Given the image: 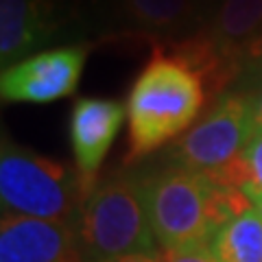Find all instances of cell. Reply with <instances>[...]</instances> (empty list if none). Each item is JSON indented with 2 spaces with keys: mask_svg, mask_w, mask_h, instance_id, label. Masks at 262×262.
<instances>
[{
  "mask_svg": "<svg viewBox=\"0 0 262 262\" xmlns=\"http://www.w3.org/2000/svg\"><path fill=\"white\" fill-rule=\"evenodd\" d=\"M144 210L160 249L210 245L227 221L251 208L241 188L168 164L138 177Z\"/></svg>",
  "mask_w": 262,
  "mask_h": 262,
  "instance_id": "1",
  "label": "cell"
},
{
  "mask_svg": "<svg viewBox=\"0 0 262 262\" xmlns=\"http://www.w3.org/2000/svg\"><path fill=\"white\" fill-rule=\"evenodd\" d=\"M208 98V88L192 66L170 48H155L129 92V151L125 160L138 162L179 138L199 118Z\"/></svg>",
  "mask_w": 262,
  "mask_h": 262,
  "instance_id": "2",
  "label": "cell"
},
{
  "mask_svg": "<svg viewBox=\"0 0 262 262\" xmlns=\"http://www.w3.org/2000/svg\"><path fill=\"white\" fill-rule=\"evenodd\" d=\"M81 262H112L136 253L160 256L140 182L134 175H112L98 182L70 219Z\"/></svg>",
  "mask_w": 262,
  "mask_h": 262,
  "instance_id": "3",
  "label": "cell"
},
{
  "mask_svg": "<svg viewBox=\"0 0 262 262\" xmlns=\"http://www.w3.org/2000/svg\"><path fill=\"white\" fill-rule=\"evenodd\" d=\"M85 199L77 168L57 162L3 136L0 201L3 214L70 221Z\"/></svg>",
  "mask_w": 262,
  "mask_h": 262,
  "instance_id": "4",
  "label": "cell"
},
{
  "mask_svg": "<svg viewBox=\"0 0 262 262\" xmlns=\"http://www.w3.org/2000/svg\"><path fill=\"white\" fill-rule=\"evenodd\" d=\"M253 134L256 125L247 92H225L192 129L177 138L168 158L179 168L206 175L223 186H236V162Z\"/></svg>",
  "mask_w": 262,
  "mask_h": 262,
  "instance_id": "5",
  "label": "cell"
},
{
  "mask_svg": "<svg viewBox=\"0 0 262 262\" xmlns=\"http://www.w3.org/2000/svg\"><path fill=\"white\" fill-rule=\"evenodd\" d=\"M88 59V46H63L24 57L3 68L0 94L5 103L46 105L75 94Z\"/></svg>",
  "mask_w": 262,
  "mask_h": 262,
  "instance_id": "6",
  "label": "cell"
},
{
  "mask_svg": "<svg viewBox=\"0 0 262 262\" xmlns=\"http://www.w3.org/2000/svg\"><path fill=\"white\" fill-rule=\"evenodd\" d=\"M125 107L110 98H79L70 114V146L79 182L88 196L125 120Z\"/></svg>",
  "mask_w": 262,
  "mask_h": 262,
  "instance_id": "7",
  "label": "cell"
},
{
  "mask_svg": "<svg viewBox=\"0 0 262 262\" xmlns=\"http://www.w3.org/2000/svg\"><path fill=\"white\" fill-rule=\"evenodd\" d=\"M0 262H81L70 221L3 214Z\"/></svg>",
  "mask_w": 262,
  "mask_h": 262,
  "instance_id": "8",
  "label": "cell"
},
{
  "mask_svg": "<svg viewBox=\"0 0 262 262\" xmlns=\"http://www.w3.org/2000/svg\"><path fill=\"white\" fill-rule=\"evenodd\" d=\"M48 0H0V61L3 68L22 61L55 31Z\"/></svg>",
  "mask_w": 262,
  "mask_h": 262,
  "instance_id": "9",
  "label": "cell"
},
{
  "mask_svg": "<svg viewBox=\"0 0 262 262\" xmlns=\"http://www.w3.org/2000/svg\"><path fill=\"white\" fill-rule=\"evenodd\" d=\"M210 37L241 63V57L262 33V0H221L212 20Z\"/></svg>",
  "mask_w": 262,
  "mask_h": 262,
  "instance_id": "10",
  "label": "cell"
},
{
  "mask_svg": "<svg viewBox=\"0 0 262 262\" xmlns=\"http://www.w3.org/2000/svg\"><path fill=\"white\" fill-rule=\"evenodd\" d=\"M219 262H262V212L251 206L227 221L210 243Z\"/></svg>",
  "mask_w": 262,
  "mask_h": 262,
  "instance_id": "11",
  "label": "cell"
},
{
  "mask_svg": "<svg viewBox=\"0 0 262 262\" xmlns=\"http://www.w3.org/2000/svg\"><path fill=\"white\" fill-rule=\"evenodd\" d=\"M127 18L140 31H175L190 18L194 0H122Z\"/></svg>",
  "mask_w": 262,
  "mask_h": 262,
  "instance_id": "12",
  "label": "cell"
},
{
  "mask_svg": "<svg viewBox=\"0 0 262 262\" xmlns=\"http://www.w3.org/2000/svg\"><path fill=\"white\" fill-rule=\"evenodd\" d=\"M234 184L247 194L251 206L262 208V129H256L236 162Z\"/></svg>",
  "mask_w": 262,
  "mask_h": 262,
  "instance_id": "13",
  "label": "cell"
},
{
  "mask_svg": "<svg viewBox=\"0 0 262 262\" xmlns=\"http://www.w3.org/2000/svg\"><path fill=\"white\" fill-rule=\"evenodd\" d=\"M236 85H241L243 92L262 90V33L245 48L241 57V72L236 79Z\"/></svg>",
  "mask_w": 262,
  "mask_h": 262,
  "instance_id": "14",
  "label": "cell"
},
{
  "mask_svg": "<svg viewBox=\"0 0 262 262\" xmlns=\"http://www.w3.org/2000/svg\"><path fill=\"white\" fill-rule=\"evenodd\" d=\"M162 262H219L210 245H196V247L186 249H162L160 251Z\"/></svg>",
  "mask_w": 262,
  "mask_h": 262,
  "instance_id": "15",
  "label": "cell"
},
{
  "mask_svg": "<svg viewBox=\"0 0 262 262\" xmlns=\"http://www.w3.org/2000/svg\"><path fill=\"white\" fill-rule=\"evenodd\" d=\"M249 98V110H251V118L256 129H262V90H253V92H247Z\"/></svg>",
  "mask_w": 262,
  "mask_h": 262,
  "instance_id": "16",
  "label": "cell"
},
{
  "mask_svg": "<svg viewBox=\"0 0 262 262\" xmlns=\"http://www.w3.org/2000/svg\"><path fill=\"white\" fill-rule=\"evenodd\" d=\"M112 262H162L160 256H151V253H136V256H125Z\"/></svg>",
  "mask_w": 262,
  "mask_h": 262,
  "instance_id": "17",
  "label": "cell"
},
{
  "mask_svg": "<svg viewBox=\"0 0 262 262\" xmlns=\"http://www.w3.org/2000/svg\"><path fill=\"white\" fill-rule=\"evenodd\" d=\"M258 210H260V212H262V208H258Z\"/></svg>",
  "mask_w": 262,
  "mask_h": 262,
  "instance_id": "18",
  "label": "cell"
}]
</instances>
